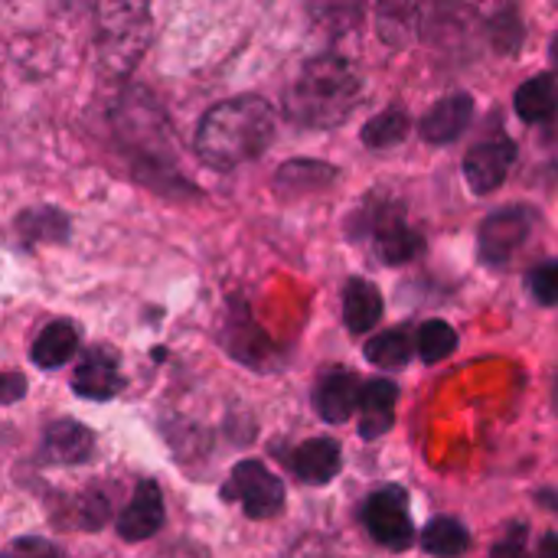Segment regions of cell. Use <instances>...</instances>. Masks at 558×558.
Listing matches in <instances>:
<instances>
[{"label": "cell", "mask_w": 558, "mask_h": 558, "mask_svg": "<svg viewBox=\"0 0 558 558\" xmlns=\"http://www.w3.org/2000/svg\"><path fill=\"white\" fill-rule=\"evenodd\" d=\"M275 141V111L265 98L239 95L209 108L196 131V154L216 167L232 170L262 157Z\"/></svg>", "instance_id": "1"}, {"label": "cell", "mask_w": 558, "mask_h": 558, "mask_svg": "<svg viewBox=\"0 0 558 558\" xmlns=\"http://www.w3.org/2000/svg\"><path fill=\"white\" fill-rule=\"evenodd\" d=\"M363 95L360 72L343 56L311 59L284 95V111L304 128H337L350 118Z\"/></svg>", "instance_id": "2"}, {"label": "cell", "mask_w": 558, "mask_h": 558, "mask_svg": "<svg viewBox=\"0 0 558 558\" xmlns=\"http://www.w3.org/2000/svg\"><path fill=\"white\" fill-rule=\"evenodd\" d=\"M150 39V13L141 3H105L98 7L95 46L98 59L108 72H131L147 49Z\"/></svg>", "instance_id": "3"}, {"label": "cell", "mask_w": 558, "mask_h": 558, "mask_svg": "<svg viewBox=\"0 0 558 558\" xmlns=\"http://www.w3.org/2000/svg\"><path fill=\"white\" fill-rule=\"evenodd\" d=\"M222 497L239 500L245 517L252 520H271L284 510V484L262 461L235 464L229 484L222 487Z\"/></svg>", "instance_id": "4"}, {"label": "cell", "mask_w": 558, "mask_h": 558, "mask_svg": "<svg viewBox=\"0 0 558 558\" xmlns=\"http://www.w3.org/2000/svg\"><path fill=\"white\" fill-rule=\"evenodd\" d=\"M363 526L366 533L392 553H405L415 543V526L409 517V497L402 487H383L376 490L363 507Z\"/></svg>", "instance_id": "5"}, {"label": "cell", "mask_w": 558, "mask_h": 558, "mask_svg": "<svg viewBox=\"0 0 558 558\" xmlns=\"http://www.w3.org/2000/svg\"><path fill=\"white\" fill-rule=\"evenodd\" d=\"M533 232V213L526 206H507L481 226L477 239V255L487 268H507L517 248L530 239Z\"/></svg>", "instance_id": "6"}, {"label": "cell", "mask_w": 558, "mask_h": 558, "mask_svg": "<svg viewBox=\"0 0 558 558\" xmlns=\"http://www.w3.org/2000/svg\"><path fill=\"white\" fill-rule=\"evenodd\" d=\"M513 160H517V144L510 137L484 141L471 147V154L464 157V177L474 193L487 196L507 180V173L513 170Z\"/></svg>", "instance_id": "7"}, {"label": "cell", "mask_w": 558, "mask_h": 558, "mask_svg": "<svg viewBox=\"0 0 558 558\" xmlns=\"http://www.w3.org/2000/svg\"><path fill=\"white\" fill-rule=\"evenodd\" d=\"M72 389L88 399V402H108L118 396L121 389V373H118V360L111 350L105 347H92L82 353L75 373H72Z\"/></svg>", "instance_id": "8"}, {"label": "cell", "mask_w": 558, "mask_h": 558, "mask_svg": "<svg viewBox=\"0 0 558 558\" xmlns=\"http://www.w3.org/2000/svg\"><path fill=\"white\" fill-rule=\"evenodd\" d=\"M163 526V497L154 481H141L131 504L118 517V536L124 543H144Z\"/></svg>", "instance_id": "9"}, {"label": "cell", "mask_w": 558, "mask_h": 558, "mask_svg": "<svg viewBox=\"0 0 558 558\" xmlns=\"http://www.w3.org/2000/svg\"><path fill=\"white\" fill-rule=\"evenodd\" d=\"M471 118H474V98L464 92H454L425 111V118L418 121V131L428 144H451L468 131Z\"/></svg>", "instance_id": "10"}, {"label": "cell", "mask_w": 558, "mask_h": 558, "mask_svg": "<svg viewBox=\"0 0 558 558\" xmlns=\"http://www.w3.org/2000/svg\"><path fill=\"white\" fill-rule=\"evenodd\" d=\"M396 402H399V386L392 379H369L360 396V438L366 441L383 438L396 422Z\"/></svg>", "instance_id": "11"}, {"label": "cell", "mask_w": 558, "mask_h": 558, "mask_svg": "<svg viewBox=\"0 0 558 558\" xmlns=\"http://www.w3.org/2000/svg\"><path fill=\"white\" fill-rule=\"evenodd\" d=\"M291 464H294V474L304 481V484H314V487H324L330 484L340 468H343V451L333 438H311L304 441L294 454H291Z\"/></svg>", "instance_id": "12"}, {"label": "cell", "mask_w": 558, "mask_h": 558, "mask_svg": "<svg viewBox=\"0 0 558 558\" xmlns=\"http://www.w3.org/2000/svg\"><path fill=\"white\" fill-rule=\"evenodd\" d=\"M360 396H363V386L356 383V376L337 369V373H330V376L320 379L317 396H314V405H317V412H320L324 422L343 425L353 415V409L360 405Z\"/></svg>", "instance_id": "13"}, {"label": "cell", "mask_w": 558, "mask_h": 558, "mask_svg": "<svg viewBox=\"0 0 558 558\" xmlns=\"http://www.w3.org/2000/svg\"><path fill=\"white\" fill-rule=\"evenodd\" d=\"M373 232H376V252L386 265H405L422 252V235L399 213H386Z\"/></svg>", "instance_id": "14"}, {"label": "cell", "mask_w": 558, "mask_h": 558, "mask_svg": "<svg viewBox=\"0 0 558 558\" xmlns=\"http://www.w3.org/2000/svg\"><path fill=\"white\" fill-rule=\"evenodd\" d=\"M383 317V294L373 281L353 278L343 291V324L350 333H369Z\"/></svg>", "instance_id": "15"}, {"label": "cell", "mask_w": 558, "mask_h": 558, "mask_svg": "<svg viewBox=\"0 0 558 558\" xmlns=\"http://www.w3.org/2000/svg\"><path fill=\"white\" fill-rule=\"evenodd\" d=\"M517 114L526 121V124H539V121H549L558 111V75L553 72H539L533 75L530 82H523L517 88Z\"/></svg>", "instance_id": "16"}, {"label": "cell", "mask_w": 558, "mask_h": 558, "mask_svg": "<svg viewBox=\"0 0 558 558\" xmlns=\"http://www.w3.org/2000/svg\"><path fill=\"white\" fill-rule=\"evenodd\" d=\"M92 454V435L78 422H56L43 435V458L52 464H82Z\"/></svg>", "instance_id": "17"}, {"label": "cell", "mask_w": 558, "mask_h": 558, "mask_svg": "<svg viewBox=\"0 0 558 558\" xmlns=\"http://www.w3.org/2000/svg\"><path fill=\"white\" fill-rule=\"evenodd\" d=\"M75 350H78V333H75V327L65 324V320H52V324L43 327L39 337L33 340L29 356H33V363H36L39 369H59V366H65V363L75 356Z\"/></svg>", "instance_id": "18"}, {"label": "cell", "mask_w": 558, "mask_h": 558, "mask_svg": "<svg viewBox=\"0 0 558 558\" xmlns=\"http://www.w3.org/2000/svg\"><path fill=\"white\" fill-rule=\"evenodd\" d=\"M422 546L435 558H461L471 549V533L458 520L438 517L422 530Z\"/></svg>", "instance_id": "19"}, {"label": "cell", "mask_w": 558, "mask_h": 558, "mask_svg": "<svg viewBox=\"0 0 558 558\" xmlns=\"http://www.w3.org/2000/svg\"><path fill=\"white\" fill-rule=\"evenodd\" d=\"M366 360L383 366V369H402L409 360H412V340H409V330L396 327V330H386L379 337H373L366 343Z\"/></svg>", "instance_id": "20"}, {"label": "cell", "mask_w": 558, "mask_h": 558, "mask_svg": "<svg viewBox=\"0 0 558 558\" xmlns=\"http://www.w3.org/2000/svg\"><path fill=\"white\" fill-rule=\"evenodd\" d=\"M409 131H412V124H409V114L402 111V108H389V111H383V114H376L373 121H366V128H363V144L366 147H396V144H402L405 137H409Z\"/></svg>", "instance_id": "21"}, {"label": "cell", "mask_w": 558, "mask_h": 558, "mask_svg": "<svg viewBox=\"0 0 558 558\" xmlns=\"http://www.w3.org/2000/svg\"><path fill=\"white\" fill-rule=\"evenodd\" d=\"M333 180V170L314 160H294L288 167L278 170L275 183L281 193H298V190H314V186H327Z\"/></svg>", "instance_id": "22"}, {"label": "cell", "mask_w": 558, "mask_h": 558, "mask_svg": "<svg viewBox=\"0 0 558 558\" xmlns=\"http://www.w3.org/2000/svg\"><path fill=\"white\" fill-rule=\"evenodd\" d=\"M454 350H458V333H454L451 324H445V320L422 324V330H418V356H422V363H428V366L441 363Z\"/></svg>", "instance_id": "23"}, {"label": "cell", "mask_w": 558, "mask_h": 558, "mask_svg": "<svg viewBox=\"0 0 558 558\" xmlns=\"http://www.w3.org/2000/svg\"><path fill=\"white\" fill-rule=\"evenodd\" d=\"M530 291L539 304L558 307V262H543L530 275Z\"/></svg>", "instance_id": "24"}, {"label": "cell", "mask_w": 558, "mask_h": 558, "mask_svg": "<svg viewBox=\"0 0 558 558\" xmlns=\"http://www.w3.org/2000/svg\"><path fill=\"white\" fill-rule=\"evenodd\" d=\"M3 558H65L52 543L39 539V536H26V539H13Z\"/></svg>", "instance_id": "25"}, {"label": "cell", "mask_w": 558, "mask_h": 558, "mask_svg": "<svg viewBox=\"0 0 558 558\" xmlns=\"http://www.w3.org/2000/svg\"><path fill=\"white\" fill-rule=\"evenodd\" d=\"M490 558H530V553H526V530L523 526H510L507 536L494 546Z\"/></svg>", "instance_id": "26"}, {"label": "cell", "mask_w": 558, "mask_h": 558, "mask_svg": "<svg viewBox=\"0 0 558 558\" xmlns=\"http://www.w3.org/2000/svg\"><path fill=\"white\" fill-rule=\"evenodd\" d=\"M23 396V379L20 376H7V396H3V402H16Z\"/></svg>", "instance_id": "27"}, {"label": "cell", "mask_w": 558, "mask_h": 558, "mask_svg": "<svg viewBox=\"0 0 558 558\" xmlns=\"http://www.w3.org/2000/svg\"><path fill=\"white\" fill-rule=\"evenodd\" d=\"M536 558H558V536L556 533H549L546 539H543V546H539V556Z\"/></svg>", "instance_id": "28"}, {"label": "cell", "mask_w": 558, "mask_h": 558, "mask_svg": "<svg viewBox=\"0 0 558 558\" xmlns=\"http://www.w3.org/2000/svg\"><path fill=\"white\" fill-rule=\"evenodd\" d=\"M553 62H556V65H558V33H556V36H553Z\"/></svg>", "instance_id": "29"}, {"label": "cell", "mask_w": 558, "mask_h": 558, "mask_svg": "<svg viewBox=\"0 0 558 558\" xmlns=\"http://www.w3.org/2000/svg\"><path fill=\"white\" fill-rule=\"evenodd\" d=\"M556 402H558V383H556Z\"/></svg>", "instance_id": "30"}]
</instances>
